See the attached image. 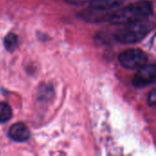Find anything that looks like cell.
<instances>
[{"mask_svg":"<svg viewBox=\"0 0 156 156\" xmlns=\"http://www.w3.org/2000/svg\"><path fill=\"white\" fill-rule=\"evenodd\" d=\"M156 79V67L154 64L144 65L139 68L138 72L135 74L133 84L136 88L146 87L155 81Z\"/></svg>","mask_w":156,"mask_h":156,"instance_id":"277c9868","label":"cell"},{"mask_svg":"<svg viewBox=\"0 0 156 156\" xmlns=\"http://www.w3.org/2000/svg\"><path fill=\"white\" fill-rule=\"evenodd\" d=\"M153 14V5L150 2H139L121 8L110 16V22L115 26H125L148 18Z\"/></svg>","mask_w":156,"mask_h":156,"instance_id":"6da1fadb","label":"cell"},{"mask_svg":"<svg viewBox=\"0 0 156 156\" xmlns=\"http://www.w3.org/2000/svg\"><path fill=\"white\" fill-rule=\"evenodd\" d=\"M90 0H66L67 3L70 4V5H84L85 3H90Z\"/></svg>","mask_w":156,"mask_h":156,"instance_id":"8fae6325","label":"cell"},{"mask_svg":"<svg viewBox=\"0 0 156 156\" xmlns=\"http://www.w3.org/2000/svg\"><path fill=\"white\" fill-rule=\"evenodd\" d=\"M18 40L17 37L14 33H8L4 38V45L7 51L13 52L17 48Z\"/></svg>","mask_w":156,"mask_h":156,"instance_id":"ba28073f","label":"cell"},{"mask_svg":"<svg viewBox=\"0 0 156 156\" xmlns=\"http://www.w3.org/2000/svg\"><path fill=\"white\" fill-rule=\"evenodd\" d=\"M148 57L144 51L139 48H129L119 56L120 64L127 69H137L146 64Z\"/></svg>","mask_w":156,"mask_h":156,"instance_id":"3957f363","label":"cell"},{"mask_svg":"<svg viewBox=\"0 0 156 156\" xmlns=\"http://www.w3.org/2000/svg\"><path fill=\"white\" fill-rule=\"evenodd\" d=\"M124 0H90V8L101 12H109L119 8Z\"/></svg>","mask_w":156,"mask_h":156,"instance_id":"8992f818","label":"cell"},{"mask_svg":"<svg viewBox=\"0 0 156 156\" xmlns=\"http://www.w3.org/2000/svg\"><path fill=\"white\" fill-rule=\"evenodd\" d=\"M9 137L19 143H23L27 141L30 138V132L28 128L22 122H16L13 124L8 132Z\"/></svg>","mask_w":156,"mask_h":156,"instance_id":"5b68a950","label":"cell"},{"mask_svg":"<svg viewBox=\"0 0 156 156\" xmlns=\"http://www.w3.org/2000/svg\"><path fill=\"white\" fill-rule=\"evenodd\" d=\"M12 117V109L11 107L5 103L0 102V122L4 123L8 122Z\"/></svg>","mask_w":156,"mask_h":156,"instance_id":"9c48e42d","label":"cell"},{"mask_svg":"<svg viewBox=\"0 0 156 156\" xmlns=\"http://www.w3.org/2000/svg\"><path fill=\"white\" fill-rule=\"evenodd\" d=\"M54 95V90L51 85L41 84L37 90V100L42 102H47L52 99Z\"/></svg>","mask_w":156,"mask_h":156,"instance_id":"52a82bcc","label":"cell"},{"mask_svg":"<svg viewBox=\"0 0 156 156\" xmlns=\"http://www.w3.org/2000/svg\"><path fill=\"white\" fill-rule=\"evenodd\" d=\"M154 29V23L147 18L125 25L117 30L114 38L122 44H135L145 38Z\"/></svg>","mask_w":156,"mask_h":156,"instance_id":"7a4b0ae2","label":"cell"},{"mask_svg":"<svg viewBox=\"0 0 156 156\" xmlns=\"http://www.w3.org/2000/svg\"><path fill=\"white\" fill-rule=\"evenodd\" d=\"M156 103V91L155 90H153L149 96H148V104L151 106V107H154Z\"/></svg>","mask_w":156,"mask_h":156,"instance_id":"30bf717a","label":"cell"}]
</instances>
